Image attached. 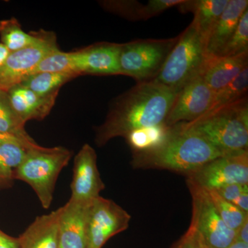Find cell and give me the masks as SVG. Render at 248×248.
I'll return each mask as SVG.
<instances>
[{"instance_id":"obj_1","label":"cell","mask_w":248,"mask_h":248,"mask_svg":"<svg viewBox=\"0 0 248 248\" xmlns=\"http://www.w3.org/2000/svg\"><path fill=\"white\" fill-rule=\"evenodd\" d=\"M178 93L154 81L138 83L112 102L105 122L96 129V143L103 146L134 130L166 124Z\"/></svg>"},{"instance_id":"obj_2","label":"cell","mask_w":248,"mask_h":248,"mask_svg":"<svg viewBox=\"0 0 248 248\" xmlns=\"http://www.w3.org/2000/svg\"><path fill=\"white\" fill-rule=\"evenodd\" d=\"M231 154L234 153L218 149L179 123L172 125L169 138L161 146L152 151L133 153L132 165L136 169L169 170L187 176L214 159Z\"/></svg>"},{"instance_id":"obj_3","label":"cell","mask_w":248,"mask_h":248,"mask_svg":"<svg viewBox=\"0 0 248 248\" xmlns=\"http://www.w3.org/2000/svg\"><path fill=\"white\" fill-rule=\"evenodd\" d=\"M182 124L221 151L228 153L248 151L247 97Z\"/></svg>"},{"instance_id":"obj_4","label":"cell","mask_w":248,"mask_h":248,"mask_svg":"<svg viewBox=\"0 0 248 248\" xmlns=\"http://www.w3.org/2000/svg\"><path fill=\"white\" fill-rule=\"evenodd\" d=\"M209 57L206 42L192 22L178 35L177 42L159 75L152 81L179 91L189 81L200 76Z\"/></svg>"},{"instance_id":"obj_5","label":"cell","mask_w":248,"mask_h":248,"mask_svg":"<svg viewBox=\"0 0 248 248\" xmlns=\"http://www.w3.org/2000/svg\"><path fill=\"white\" fill-rule=\"evenodd\" d=\"M71 152L63 147L29 150L25 158L15 170L14 180L27 183L35 191L42 207L48 209L59 174L66 167Z\"/></svg>"},{"instance_id":"obj_6","label":"cell","mask_w":248,"mask_h":248,"mask_svg":"<svg viewBox=\"0 0 248 248\" xmlns=\"http://www.w3.org/2000/svg\"><path fill=\"white\" fill-rule=\"evenodd\" d=\"M177 37L137 40L122 44L119 64L120 75L131 77L138 83L152 81L159 75Z\"/></svg>"},{"instance_id":"obj_7","label":"cell","mask_w":248,"mask_h":248,"mask_svg":"<svg viewBox=\"0 0 248 248\" xmlns=\"http://www.w3.org/2000/svg\"><path fill=\"white\" fill-rule=\"evenodd\" d=\"M187 185L192 200L190 225L200 235L204 248H228L234 242L236 232L221 219L208 191L189 179Z\"/></svg>"},{"instance_id":"obj_8","label":"cell","mask_w":248,"mask_h":248,"mask_svg":"<svg viewBox=\"0 0 248 248\" xmlns=\"http://www.w3.org/2000/svg\"><path fill=\"white\" fill-rule=\"evenodd\" d=\"M37 40L26 48L10 53L0 67V91L7 93L31 76L39 63L55 50H59L55 34L50 31H36Z\"/></svg>"},{"instance_id":"obj_9","label":"cell","mask_w":248,"mask_h":248,"mask_svg":"<svg viewBox=\"0 0 248 248\" xmlns=\"http://www.w3.org/2000/svg\"><path fill=\"white\" fill-rule=\"evenodd\" d=\"M130 219L115 202L97 197L88 208L87 248H102L110 238L128 228Z\"/></svg>"},{"instance_id":"obj_10","label":"cell","mask_w":248,"mask_h":248,"mask_svg":"<svg viewBox=\"0 0 248 248\" xmlns=\"http://www.w3.org/2000/svg\"><path fill=\"white\" fill-rule=\"evenodd\" d=\"M187 179L205 190H217L231 184L248 185V151L214 159L189 174Z\"/></svg>"},{"instance_id":"obj_11","label":"cell","mask_w":248,"mask_h":248,"mask_svg":"<svg viewBox=\"0 0 248 248\" xmlns=\"http://www.w3.org/2000/svg\"><path fill=\"white\" fill-rule=\"evenodd\" d=\"M215 94L202 77H196L178 93L166 119V125L172 126L193 122L205 115L213 105Z\"/></svg>"},{"instance_id":"obj_12","label":"cell","mask_w":248,"mask_h":248,"mask_svg":"<svg viewBox=\"0 0 248 248\" xmlns=\"http://www.w3.org/2000/svg\"><path fill=\"white\" fill-rule=\"evenodd\" d=\"M70 200L83 204H90L100 197L105 184L98 170L97 155L90 145L84 144L77 154L73 166Z\"/></svg>"},{"instance_id":"obj_13","label":"cell","mask_w":248,"mask_h":248,"mask_svg":"<svg viewBox=\"0 0 248 248\" xmlns=\"http://www.w3.org/2000/svg\"><path fill=\"white\" fill-rule=\"evenodd\" d=\"M122 44L99 43L71 52L73 70L79 76L120 75L119 57Z\"/></svg>"},{"instance_id":"obj_14","label":"cell","mask_w":248,"mask_h":248,"mask_svg":"<svg viewBox=\"0 0 248 248\" xmlns=\"http://www.w3.org/2000/svg\"><path fill=\"white\" fill-rule=\"evenodd\" d=\"M89 205L69 200L60 208L58 221L60 248H87Z\"/></svg>"},{"instance_id":"obj_15","label":"cell","mask_w":248,"mask_h":248,"mask_svg":"<svg viewBox=\"0 0 248 248\" xmlns=\"http://www.w3.org/2000/svg\"><path fill=\"white\" fill-rule=\"evenodd\" d=\"M6 93L13 109L26 124L29 120H44L55 105L59 93L40 96L18 84Z\"/></svg>"},{"instance_id":"obj_16","label":"cell","mask_w":248,"mask_h":248,"mask_svg":"<svg viewBox=\"0 0 248 248\" xmlns=\"http://www.w3.org/2000/svg\"><path fill=\"white\" fill-rule=\"evenodd\" d=\"M248 66V52L231 57H209L200 76L217 92L231 83Z\"/></svg>"},{"instance_id":"obj_17","label":"cell","mask_w":248,"mask_h":248,"mask_svg":"<svg viewBox=\"0 0 248 248\" xmlns=\"http://www.w3.org/2000/svg\"><path fill=\"white\" fill-rule=\"evenodd\" d=\"M248 9V0H229L207 40L206 51L209 56L219 55L236 30L241 16Z\"/></svg>"},{"instance_id":"obj_18","label":"cell","mask_w":248,"mask_h":248,"mask_svg":"<svg viewBox=\"0 0 248 248\" xmlns=\"http://www.w3.org/2000/svg\"><path fill=\"white\" fill-rule=\"evenodd\" d=\"M60 208L37 217L21 236V248H60L58 221Z\"/></svg>"},{"instance_id":"obj_19","label":"cell","mask_w":248,"mask_h":248,"mask_svg":"<svg viewBox=\"0 0 248 248\" xmlns=\"http://www.w3.org/2000/svg\"><path fill=\"white\" fill-rule=\"evenodd\" d=\"M229 0H184L178 7L182 13L194 14L192 22L205 42Z\"/></svg>"},{"instance_id":"obj_20","label":"cell","mask_w":248,"mask_h":248,"mask_svg":"<svg viewBox=\"0 0 248 248\" xmlns=\"http://www.w3.org/2000/svg\"><path fill=\"white\" fill-rule=\"evenodd\" d=\"M184 0H150L146 4L138 1H112L104 3L109 11L130 20H147L182 4Z\"/></svg>"},{"instance_id":"obj_21","label":"cell","mask_w":248,"mask_h":248,"mask_svg":"<svg viewBox=\"0 0 248 248\" xmlns=\"http://www.w3.org/2000/svg\"><path fill=\"white\" fill-rule=\"evenodd\" d=\"M172 126L166 124L138 129L127 134L124 138L133 153L152 151L161 146L172 131Z\"/></svg>"},{"instance_id":"obj_22","label":"cell","mask_w":248,"mask_h":248,"mask_svg":"<svg viewBox=\"0 0 248 248\" xmlns=\"http://www.w3.org/2000/svg\"><path fill=\"white\" fill-rule=\"evenodd\" d=\"M79 75L74 73H39L31 75L21 85L40 96L59 93L60 88Z\"/></svg>"},{"instance_id":"obj_23","label":"cell","mask_w":248,"mask_h":248,"mask_svg":"<svg viewBox=\"0 0 248 248\" xmlns=\"http://www.w3.org/2000/svg\"><path fill=\"white\" fill-rule=\"evenodd\" d=\"M1 42L11 53L29 46L37 40L36 31L27 33L17 19L13 17L0 21Z\"/></svg>"},{"instance_id":"obj_24","label":"cell","mask_w":248,"mask_h":248,"mask_svg":"<svg viewBox=\"0 0 248 248\" xmlns=\"http://www.w3.org/2000/svg\"><path fill=\"white\" fill-rule=\"evenodd\" d=\"M25 123L18 117L11 104L7 93L0 91V133L27 142H33L24 128Z\"/></svg>"},{"instance_id":"obj_25","label":"cell","mask_w":248,"mask_h":248,"mask_svg":"<svg viewBox=\"0 0 248 248\" xmlns=\"http://www.w3.org/2000/svg\"><path fill=\"white\" fill-rule=\"evenodd\" d=\"M25 147L17 143L0 144V181L6 186L12 185L15 170L27 155Z\"/></svg>"},{"instance_id":"obj_26","label":"cell","mask_w":248,"mask_h":248,"mask_svg":"<svg viewBox=\"0 0 248 248\" xmlns=\"http://www.w3.org/2000/svg\"><path fill=\"white\" fill-rule=\"evenodd\" d=\"M248 89V66L244 68L231 83L215 92L213 105L207 113L247 97Z\"/></svg>"},{"instance_id":"obj_27","label":"cell","mask_w":248,"mask_h":248,"mask_svg":"<svg viewBox=\"0 0 248 248\" xmlns=\"http://www.w3.org/2000/svg\"><path fill=\"white\" fill-rule=\"evenodd\" d=\"M206 190L208 191L218 215L226 226L232 231H237L240 227L244 224L246 220L248 219V214L245 213L234 204L223 199L216 191Z\"/></svg>"},{"instance_id":"obj_28","label":"cell","mask_w":248,"mask_h":248,"mask_svg":"<svg viewBox=\"0 0 248 248\" xmlns=\"http://www.w3.org/2000/svg\"><path fill=\"white\" fill-rule=\"evenodd\" d=\"M248 52V9L241 16L234 33L217 57H231Z\"/></svg>"},{"instance_id":"obj_29","label":"cell","mask_w":248,"mask_h":248,"mask_svg":"<svg viewBox=\"0 0 248 248\" xmlns=\"http://www.w3.org/2000/svg\"><path fill=\"white\" fill-rule=\"evenodd\" d=\"M39 73H76L73 70L71 52H62L59 49L49 54L42 60L31 75Z\"/></svg>"},{"instance_id":"obj_30","label":"cell","mask_w":248,"mask_h":248,"mask_svg":"<svg viewBox=\"0 0 248 248\" xmlns=\"http://www.w3.org/2000/svg\"><path fill=\"white\" fill-rule=\"evenodd\" d=\"M170 248H204V246L198 232L190 225L185 234Z\"/></svg>"},{"instance_id":"obj_31","label":"cell","mask_w":248,"mask_h":248,"mask_svg":"<svg viewBox=\"0 0 248 248\" xmlns=\"http://www.w3.org/2000/svg\"><path fill=\"white\" fill-rule=\"evenodd\" d=\"M213 190L216 191L225 200L233 203L243 193L248 192V185L231 184Z\"/></svg>"},{"instance_id":"obj_32","label":"cell","mask_w":248,"mask_h":248,"mask_svg":"<svg viewBox=\"0 0 248 248\" xmlns=\"http://www.w3.org/2000/svg\"><path fill=\"white\" fill-rule=\"evenodd\" d=\"M9 142H11V143H19V144L22 145L23 146L25 147L28 150L33 149V148H38V147L40 146L35 141H24L20 140V139L0 133V144L4 143H9Z\"/></svg>"},{"instance_id":"obj_33","label":"cell","mask_w":248,"mask_h":248,"mask_svg":"<svg viewBox=\"0 0 248 248\" xmlns=\"http://www.w3.org/2000/svg\"><path fill=\"white\" fill-rule=\"evenodd\" d=\"M0 248H21L19 238L9 236L0 230Z\"/></svg>"},{"instance_id":"obj_34","label":"cell","mask_w":248,"mask_h":248,"mask_svg":"<svg viewBox=\"0 0 248 248\" xmlns=\"http://www.w3.org/2000/svg\"><path fill=\"white\" fill-rule=\"evenodd\" d=\"M235 241H239V242L248 244V218L236 232Z\"/></svg>"},{"instance_id":"obj_35","label":"cell","mask_w":248,"mask_h":248,"mask_svg":"<svg viewBox=\"0 0 248 248\" xmlns=\"http://www.w3.org/2000/svg\"><path fill=\"white\" fill-rule=\"evenodd\" d=\"M232 203L245 213L248 214V192L243 193Z\"/></svg>"},{"instance_id":"obj_36","label":"cell","mask_w":248,"mask_h":248,"mask_svg":"<svg viewBox=\"0 0 248 248\" xmlns=\"http://www.w3.org/2000/svg\"><path fill=\"white\" fill-rule=\"evenodd\" d=\"M11 53L9 49L6 48L1 42H0V67L3 66L6 59Z\"/></svg>"},{"instance_id":"obj_37","label":"cell","mask_w":248,"mask_h":248,"mask_svg":"<svg viewBox=\"0 0 248 248\" xmlns=\"http://www.w3.org/2000/svg\"><path fill=\"white\" fill-rule=\"evenodd\" d=\"M228 248H248V244L239 242V241H234V242Z\"/></svg>"},{"instance_id":"obj_38","label":"cell","mask_w":248,"mask_h":248,"mask_svg":"<svg viewBox=\"0 0 248 248\" xmlns=\"http://www.w3.org/2000/svg\"><path fill=\"white\" fill-rule=\"evenodd\" d=\"M7 187V186L5 185L4 183L1 182V181H0V190H1V189H2L3 187Z\"/></svg>"}]
</instances>
